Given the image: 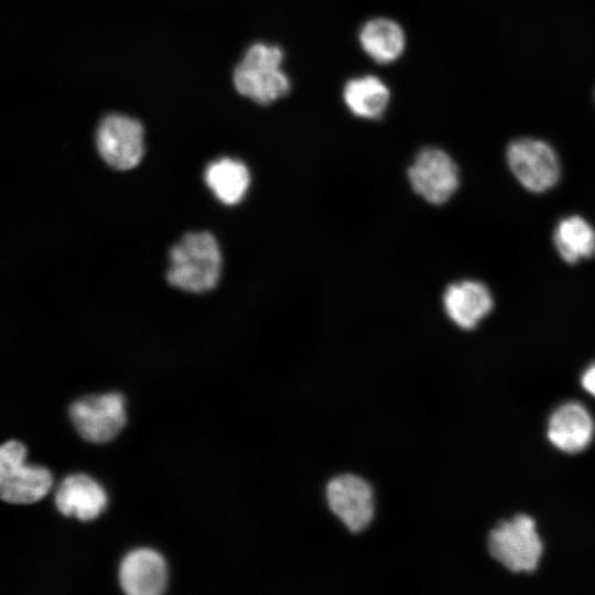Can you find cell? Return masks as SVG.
<instances>
[{"label":"cell","mask_w":595,"mask_h":595,"mask_svg":"<svg viewBox=\"0 0 595 595\" xmlns=\"http://www.w3.org/2000/svg\"><path fill=\"white\" fill-rule=\"evenodd\" d=\"M488 288L475 280L450 284L443 294V306L452 322L463 329H473L493 310Z\"/></svg>","instance_id":"7c38bea8"},{"label":"cell","mask_w":595,"mask_h":595,"mask_svg":"<svg viewBox=\"0 0 595 595\" xmlns=\"http://www.w3.org/2000/svg\"><path fill=\"white\" fill-rule=\"evenodd\" d=\"M119 583L129 595L162 594L167 584L164 558L148 548L128 552L119 566Z\"/></svg>","instance_id":"30bf717a"},{"label":"cell","mask_w":595,"mask_h":595,"mask_svg":"<svg viewBox=\"0 0 595 595\" xmlns=\"http://www.w3.org/2000/svg\"><path fill=\"white\" fill-rule=\"evenodd\" d=\"M26 447L19 441H8L0 448V496L9 504H33L51 490V472L36 465H25Z\"/></svg>","instance_id":"3957f363"},{"label":"cell","mask_w":595,"mask_h":595,"mask_svg":"<svg viewBox=\"0 0 595 595\" xmlns=\"http://www.w3.org/2000/svg\"><path fill=\"white\" fill-rule=\"evenodd\" d=\"M491 556L515 573L532 572L543 552L536 522L526 515L499 523L489 534Z\"/></svg>","instance_id":"277c9868"},{"label":"cell","mask_w":595,"mask_h":595,"mask_svg":"<svg viewBox=\"0 0 595 595\" xmlns=\"http://www.w3.org/2000/svg\"><path fill=\"white\" fill-rule=\"evenodd\" d=\"M221 255L215 237L207 231L190 232L170 252L167 281L187 292L201 293L216 286Z\"/></svg>","instance_id":"6da1fadb"},{"label":"cell","mask_w":595,"mask_h":595,"mask_svg":"<svg viewBox=\"0 0 595 595\" xmlns=\"http://www.w3.org/2000/svg\"><path fill=\"white\" fill-rule=\"evenodd\" d=\"M413 191L426 202L440 205L447 202L459 183L458 169L453 159L439 148H424L408 170Z\"/></svg>","instance_id":"52a82bcc"},{"label":"cell","mask_w":595,"mask_h":595,"mask_svg":"<svg viewBox=\"0 0 595 595\" xmlns=\"http://www.w3.org/2000/svg\"><path fill=\"white\" fill-rule=\"evenodd\" d=\"M506 159L516 178L531 192L548 191L559 181V158L542 140L520 138L511 141Z\"/></svg>","instance_id":"8992f818"},{"label":"cell","mask_w":595,"mask_h":595,"mask_svg":"<svg viewBox=\"0 0 595 595\" xmlns=\"http://www.w3.org/2000/svg\"><path fill=\"white\" fill-rule=\"evenodd\" d=\"M326 500L332 512L353 533L364 531L374 518L372 488L359 476L343 474L331 479Z\"/></svg>","instance_id":"9c48e42d"},{"label":"cell","mask_w":595,"mask_h":595,"mask_svg":"<svg viewBox=\"0 0 595 595\" xmlns=\"http://www.w3.org/2000/svg\"><path fill=\"white\" fill-rule=\"evenodd\" d=\"M72 423L79 435L91 443H107L123 429L127 416L125 398L119 392L87 396L72 403Z\"/></svg>","instance_id":"5b68a950"},{"label":"cell","mask_w":595,"mask_h":595,"mask_svg":"<svg viewBox=\"0 0 595 595\" xmlns=\"http://www.w3.org/2000/svg\"><path fill=\"white\" fill-rule=\"evenodd\" d=\"M583 388L595 397V364L589 366L582 376Z\"/></svg>","instance_id":"ac0fdd59"},{"label":"cell","mask_w":595,"mask_h":595,"mask_svg":"<svg viewBox=\"0 0 595 595\" xmlns=\"http://www.w3.org/2000/svg\"><path fill=\"white\" fill-rule=\"evenodd\" d=\"M365 53L379 64L394 62L405 47L403 29L388 18H375L367 21L358 36Z\"/></svg>","instance_id":"5bb4252c"},{"label":"cell","mask_w":595,"mask_h":595,"mask_svg":"<svg viewBox=\"0 0 595 595\" xmlns=\"http://www.w3.org/2000/svg\"><path fill=\"white\" fill-rule=\"evenodd\" d=\"M554 245L566 262L588 259L595 255V230L583 217L563 218L554 230Z\"/></svg>","instance_id":"e0dca14e"},{"label":"cell","mask_w":595,"mask_h":595,"mask_svg":"<svg viewBox=\"0 0 595 595\" xmlns=\"http://www.w3.org/2000/svg\"><path fill=\"white\" fill-rule=\"evenodd\" d=\"M97 149L104 161L117 170H130L143 155V128L134 118L112 113L100 122Z\"/></svg>","instance_id":"ba28073f"},{"label":"cell","mask_w":595,"mask_h":595,"mask_svg":"<svg viewBox=\"0 0 595 595\" xmlns=\"http://www.w3.org/2000/svg\"><path fill=\"white\" fill-rule=\"evenodd\" d=\"M55 505L65 517L90 521L105 510L107 495L88 475L73 474L65 477L56 488Z\"/></svg>","instance_id":"8fae6325"},{"label":"cell","mask_w":595,"mask_h":595,"mask_svg":"<svg viewBox=\"0 0 595 595\" xmlns=\"http://www.w3.org/2000/svg\"><path fill=\"white\" fill-rule=\"evenodd\" d=\"M594 434V422L580 403L570 402L551 416L548 428L550 442L565 453H578L586 448Z\"/></svg>","instance_id":"4fadbf2b"},{"label":"cell","mask_w":595,"mask_h":595,"mask_svg":"<svg viewBox=\"0 0 595 595\" xmlns=\"http://www.w3.org/2000/svg\"><path fill=\"white\" fill-rule=\"evenodd\" d=\"M343 97L347 108L355 116L378 119L387 110L390 90L377 76L366 75L348 80Z\"/></svg>","instance_id":"9a60e30c"},{"label":"cell","mask_w":595,"mask_h":595,"mask_svg":"<svg viewBox=\"0 0 595 595\" xmlns=\"http://www.w3.org/2000/svg\"><path fill=\"white\" fill-rule=\"evenodd\" d=\"M204 177L209 190L226 205L239 203L250 184L247 166L231 158H221L212 162L205 170Z\"/></svg>","instance_id":"2e32d148"},{"label":"cell","mask_w":595,"mask_h":595,"mask_svg":"<svg viewBox=\"0 0 595 595\" xmlns=\"http://www.w3.org/2000/svg\"><path fill=\"white\" fill-rule=\"evenodd\" d=\"M282 63L280 46L260 42L252 44L234 71L235 88L261 105L282 98L291 88L290 79L281 68Z\"/></svg>","instance_id":"7a4b0ae2"}]
</instances>
